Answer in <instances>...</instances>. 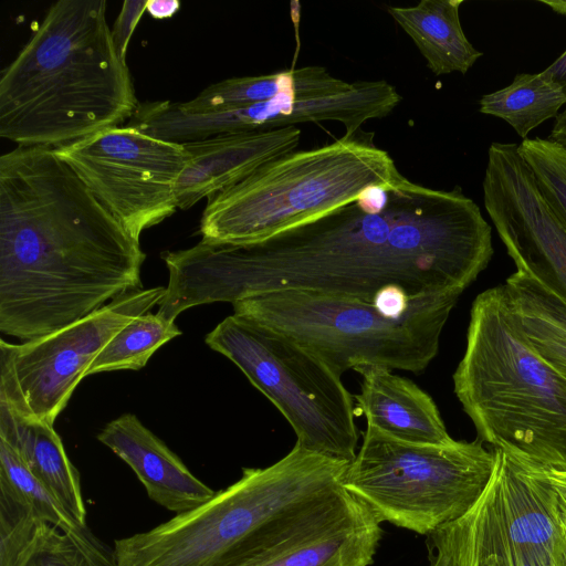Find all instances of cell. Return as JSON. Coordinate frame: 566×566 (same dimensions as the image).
<instances>
[{
    "instance_id": "obj_16",
    "label": "cell",
    "mask_w": 566,
    "mask_h": 566,
    "mask_svg": "<svg viewBox=\"0 0 566 566\" xmlns=\"http://www.w3.org/2000/svg\"><path fill=\"white\" fill-rule=\"evenodd\" d=\"M493 450L501 513L518 566H566V526L536 482L503 451Z\"/></svg>"
},
{
    "instance_id": "obj_20",
    "label": "cell",
    "mask_w": 566,
    "mask_h": 566,
    "mask_svg": "<svg viewBox=\"0 0 566 566\" xmlns=\"http://www.w3.org/2000/svg\"><path fill=\"white\" fill-rule=\"evenodd\" d=\"M0 439L12 447L74 521L87 528L80 474L53 426L0 400Z\"/></svg>"
},
{
    "instance_id": "obj_32",
    "label": "cell",
    "mask_w": 566,
    "mask_h": 566,
    "mask_svg": "<svg viewBox=\"0 0 566 566\" xmlns=\"http://www.w3.org/2000/svg\"><path fill=\"white\" fill-rule=\"evenodd\" d=\"M541 73L557 84L566 96V50Z\"/></svg>"
},
{
    "instance_id": "obj_3",
    "label": "cell",
    "mask_w": 566,
    "mask_h": 566,
    "mask_svg": "<svg viewBox=\"0 0 566 566\" xmlns=\"http://www.w3.org/2000/svg\"><path fill=\"white\" fill-rule=\"evenodd\" d=\"M349 462L297 443L206 503L116 539L112 566H259L336 526L357 509L344 488Z\"/></svg>"
},
{
    "instance_id": "obj_26",
    "label": "cell",
    "mask_w": 566,
    "mask_h": 566,
    "mask_svg": "<svg viewBox=\"0 0 566 566\" xmlns=\"http://www.w3.org/2000/svg\"><path fill=\"white\" fill-rule=\"evenodd\" d=\"M180 334L175 321L158 313L142 314L113 336L90 365L85 377L103 371L142 369L157 349Z\"/></svg>"
},
{
    "instance_id": "obj_27",
    "label": "cell",
    "mask_w": 566,
    "mask_h": 566,
    "mask_svg": "<svg viewBox=\"0 0 566 566\" xmlns=\"http://www.w3.org/2000/svg\"><path fill=\"white\" fill-rule=\"evenodd\" d=\"M0 493L27 506L35 517L62 531L93 538L51 491L28 469L12 447L0 439Z\"/></svg>"
},
{
    "instance_id": "obj_21",
    "label": "cell",
    "mask_w": 566,
    "mask_h": 566,
    "mask_svg": "<svg viewBox=\"0 0 566 566\" xmlns=\"http://www.w3.org/2000/svg\"><path fill=\"white\" fill-rule=\"evenodd\" d=\"M352 83L333 76L324 66L307 65L256 76L230 77L213 83L177 106L186 113L241 108L277 98L314 99L345 92Z\"/></svg>"
},
{
    "instance_id": "obj_24",
    "label": "cell",
    "mask_w": 566,
    "mask_h": 566,
    "mask_svg": "<svg viewBox=\"0 0 566 566\" xmlns=\"http://www.w3.org/2000/svg\"><path fill=\"white\" fill-rule=\"evenodd\" d=\"M564 105L563 90L541 72L518 73L510 85L482 95L479 112L505 120L526 139L534 128L555 118Z\"/></svg>"
},
{
    "instance_id": "obj_30",
    "label": "cell",
    "mask_w": 566,
    "mask_h": 566,
    "mask_svg": "<svg viewBox=\"0 0 566 566\" xmlns=\"http://www.w3.org/2000/svg\"><path fill=\"white\" fill-rule=\"evenodd\" d=\"M532 281L543 302L566 325V301L553 293L533 276Z\"/></svg>"
},
{
    "instance_id": "obj_12",
    "label": "cell",
    "mask_w": 566,
    "mask_h": 566,
    "mask_svg": "<svg viewBox=\"0 0 566 566\" xmlns=\"http://www.w3.org/2000/svg\"><path fill=\"white\" fill-rule=\"evenodd\" d=\"M396 87L385 80L355 81L343 93L314 98H277L241 108L207 113L182 112L170 101L138 106L132 124L167 142L186 144L221 134L269 130L300 123L335 120L352 135L374 118L389 115L400 103Z\"/></svg>"
},
{
    "instance_id": "obj_34",
    "label": "cell",
    "mask_w": 566,
    "mask_h": 566,
    "mask_svg": "<svg viewBox=\"0 0 566 566\" xmlns=\"http://www.w3.org/2000/svg\"><path fill=\"white\" fill-rule=\"evenodd\" d=\"M541 2L548 6L555 13L566 15V0H541Z\"/></svg>"
},
{
    "instance_id": "obj_10",
    "label": "cell",
    "mask_w": 566,
    "mask_h": 566,
    "mask_svg": "<svg viewBox=\"0 0 566 566\" xmlns=\"http://www.w3.org/2000/svg\"><path fill=\"white\" fill-rule=\"evenodd\" d=\"M165 293L164 286L139 289L51 334L22 344L1 339L0 400L53 426L106 344Z\"/></svg>"
},
{
    "instance_id": "obj_5",
    "label": "cell",
    "mask_w": 566,
    "mask_h": 566,
    "mask_svg": "<svg viewBox=\"0 0 566 566\" xmlns=\"http://www.w3.org/2000/svg\"><path fill=\"white\" fill-rule=\"evenodd\" d=\"M453 386L479 440L515 461L566 471V379L528 342L504 285L473 301Z\"/></svg>"
},
{
    "instance_id": "obj_11",
    "label": "cell",
    "mask_w": 566,
    "mask_h": 566,
    "mask_svg": "<svg viewBox=\"0 0 566 566\" xmlns=\"http://www.w3.org/2000/svg\"><path fill=\"white\" fill-rule=\"evenodd\" d=\"M53 149L137 241L178 209L182 144L123 125Z\"/></svg>"
},
{
    "instance_id": "obj_18",
    "label": "cell",
    "mask_w": 566,
    "mask_h": 566,
    "mask_svg": "<svg viewBox=\"0 0 566 566\" xmlns=\"http://www.w3.org/2000/svg\"><path fill=\"white\" fill-rule=\"evenodd\" d=\"M429 566H518L500 506L499 475L458 520L428 535Z\"/></svg>"
},
{
    "instance_id": "obj_8",
    "label": "cell",
    "mask_w": 566,
    "mask_h": 566,
    "mask_svg": "<svg viewBox=\"0 0 566 566\" xmlns=\"http://www.w3.org/2000/svg\"><path fill=\"white\" fill-rule=\"evenodd\" d=\"M494 465L479 439L413 443L366 427L343 484L380 523L428 536L474 505Z\"/></svg>"
},
{
    "instance_id": "obj_17",
    "label": "cell",
    "mask_w": 566,
    "mask_h": 566,
    "mask_svg": "<svg viewBox=\"0 0 566 566\" xmlns=\"http://www.w3.org/2000/svg\"><path fill=\"white\" fill-rule=\"evenodd\" d=\"M355 371L361 376L355 399L367 427L413 443L447 444L454 440L431 396L412 380L379 366Z\"/></svg>"
},
{
    "instance_id": "obj_9",
    "label": "cell",
    "mask_w": 566,
    "mask_h": 566,
    "mask_svg": "<svg viewBox=\"0 0 566 566\" xmlns=\"http://www.w3.org/2000/svg\"><path fill=\"white\" fill-rule=\"evenodd\" d=\"M229 358L290 422L296 443L310 451L353 461L358 429L354 401L317 356L291 338L230 315L205 338Z\"/></svg>"
},
{
    "instance_id": "obj_28",
    "label": "cell",
    "mask_w": 566,
    "mask_h": 566,
    "mask_svg": "<svg viewBox=\"0 0 566 566\" xmlns=\"http://www.w3.org/2000/svg\"><path fill=\"white\" fill-rule=\"evenodd\" d=\"M518 153L548 205L566 221V148L548 138H526Z\"/></svg>"
},
{
    "instance_id": "obj_14",
    "label": "cell",
    "mask_w": 566,
    "mask_h": 566,
    "mask_svg": "<svg viewBox=\"0 0 566 566\" xmlns=\"http://www.w3.org/2000/svg\"><path fill=\"white\" fill-rule=\"evenodd\" d=\"M301 129L290 126L269 130L221 134L182 144L187 163L176 184L178 209L237 184L261 165L292 153Z\"/></svg>"
},
{
    "instance_id": "obj_13",
    "label": "cell",
    "mask_w": 566,
    "mask_h": 566,
    "mask_svg": "<svg viewBox=\"0 0 566 566\" xmlns=\"http://www.w3.org/2000/svg\"><path fill=\"white\" fill-rule=\"evenodd\" d=\"M483 202L516 271L566 301V221L542 196L518 144L493 142Z\"/></svg>"
},
{
    "instance_id": "obj_23",
    "label": "cell",
    "mask_w": 566,
    "mask_h": 566,
    "mask_svg": "<svg viewBox=\"0 0 566 566\" xmlns=\"http://www.w3.org/2000/svg\"><path fill=\"white\" fill-rule=\"evenodd\" d=\"M380 536V522L365 507L339 525L259 566H370Z\"/></svg>"
},
{
    "instance_id": "obj_2",
    "label": "cell",
    "mask_w": 566,
    "mask_h": 566,
    "mask_svg": "<svg viewBox=\"0 0 566 566\" xmlns=\"http://www.w3.org/2000/svg\"><path fill=\"white\" fill-rule=\"evenodd\" d=\"M146 254L49 147L0 157V332L24 342L143 289Z\"/></svg>"
},
{
    "instance_id": "obj_7",
    "label": "cell",
    "mask_w": 566,
    "mask_h": 566,
    "mask_svg": "<svg viewBox=\"0 0 566 566\" xmlns=\"http://www.w3.org/2000/svg\"><path fill=\"white\" fill-rule=\"evenodd\" d=\"M461 294L417 297L400 317L370 302L305 290L266 292L232 305L234 315L291 338L339 376L363 366L418 374L437 356Z\"/></svg>"
},
{
    "instance_id": "obj_15",
    "label": "cell",
    "mask_w": 566,
    "mask_h": 566,
    "mask_svg": "<svg viewBox=\"0 0 566 566\" xmlns=\"http://www.w3.org/2000/svg\"><path fill=\"white\" fill-rule=\"evenodd\" d=\"M97 440L129 465L153 501L171 512L190 511L216 493L133 413L109 421Z\"/></svg>"
},
{
    "instance_id": "obj_4",
    "label": "cell",
    "mask_w": 566,
    "mask_h": 566,
    "mask_svg": "<svg viewBox=\"0 0 566 566\" xmlns=\"http://www.w3.org/2000/svg\"><path fill=\"white\" fill-rule=\"evenodd\" d=\"M139 103L105 0H59L0 75V136L56 148L120 126Z\"/></svg>"
},
{
    "instance_id": "obj_22",
    "label": "cell",
    "mask_w": 566,
    "mask_h": 566,
    "mask_svg": "<svg viewBox=\"0 0 566 566\" xmlns=\"http://www.w3.org/2000/svg\"><path fill=\"white\" fill-rule=\"evenodd\" d=\"M463 0H421L387 11L413 41L434 75L465 74L483 55L468 40L460 21Z\"/></svg>"
},
{
    "instance_id": "obj_19",
    "label": "cell",
    "mask_w": 566,
    "mask_h": 566,
    "mask_svg": "<svg viewBox=\"0 0 566 566\" xmlns=\"http://www.w3.org/2000/svg\"><path fill=\"white\" fill-rule=\"evenodd\" d=\"M0 566H112L94 538L39 520L0 493Z\"/></svg>"
},
{
    "instance_id": "obj_1",
    "label": "cell",
    "mask_w": 566,
    "mask_h": 566,
    "mask_svg": "<svg viewBox=\"0 0 566 566\" xmlns=\"http://www.w3.org/2000/svg\"><path fill=\"white\" fill-rule=\"evenodd\" d=\"M493 252L491 226L460 186L432 189L407 178L258 243L201 240L164 252L169 279L159 311L176 319L193 306L283 290L370 303L389 286L411 298L463 292Z\"/></svg>"
},
{
    "instance_id": "obj_6",
    "label": "cell",
    "mask_w": 566,
    "mask_h": 566,
    "mask_svg": "<svg viewBox=\"0 0 566 566\" xmlns=\"http://www.w3.org/2000/svg\"><path fill=\"white\" fill-rule=\"evenodd\" d=\"M374 138L359 129L261 165L208 198L199 226L202 240L258 243L355 201L370 187L402 184L407 178Z\"/></svg>"
},
{
    "instance_id": "obj_29",
    "label": "cell",
    "mask_w": 566,
    "mask_h": 566,
    "mask_svg": "<svg viewBox=\"0 0 566 566\" xmlns=\"http://www.w3.org/2000/svg\"><path fill=\"white\" fill-rule=\"evenodd\" d=\"M148 0H125L122 4L113 29L112 38L119 59L126 62V52L132 35L146 12Z\"/></svg>"
},
{
    "instance_id": "obj_25",
    "label": "cell",
    "mask_w": 566,
    "mask_h": 566,
    "mask_svg": "<svg viewBox=\"0 0 566 566\" xmlns=\"http://www.w3.org/2000/svg\"><path fill=\"white\" fill-rule=\"evenodd\" d=\"M504 287L531 345L566 379V325L543 302L530 274L516 271Z\"/></svg>"
},
{
    "instance_id": "obj_31",
    "label": "cell",
    "mask_w": 566,
    "mask_h": 566,
    "mask_svg": "<svg viewBox=\"0 0 566 566\" xmlns=\"http://www.w3.org/2000/svg\"><path fill=\"white\" fill-rule=\"evenodd\" d=\"M180 9L177 0H148L146 12L154 19L163 20L174 17Z\"/></svg>"
},
{
    "instance_id": "obj_33",
    "label": "cell",
    "mask_w": 566,
    "mask_h": 566,
    "mask_svg": "<svg viewBox=\"0 0 566 566\" xmlns=\"http://www.w3.org/2000/svg\"><path fill=\"white\" fill-rule=\"evenodd\" d=\"M548 139L566 148V108L555 117Z\"/></svg>"
}]
</instances>
